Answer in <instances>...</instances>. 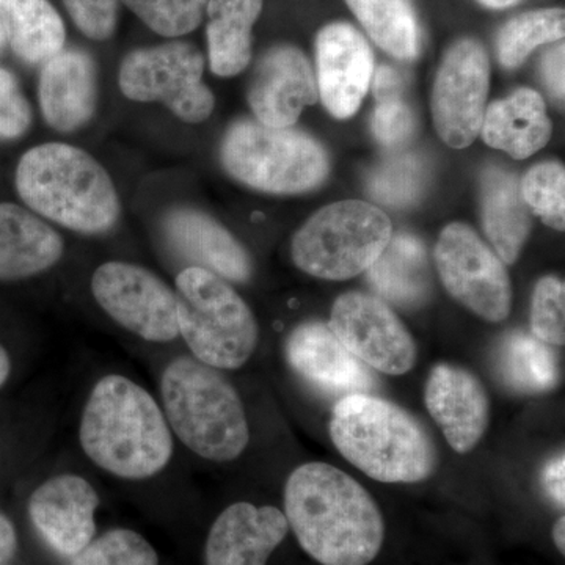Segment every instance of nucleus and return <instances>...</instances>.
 Wrapping results in <instances>:
<instances>
[{
    "label": "nucleus",
    "mask_w": 565,
    "mask_h": 565,
    "mask_svg": "<svg viewBox=\"0 0 565 565\" xmlns=\"http://www.w3.org/2000/svg\"><path fill=\"white\" fill-rule=\"evenodd\" d=\"M71 20L92 40L114 35L118 21V0H63Z\"/></svg>",
    "instance_id": "obj_38"
},
{
    "label": "nucleus",
    "mask_w": 565,
    "mask_h": 565,
    "mask_svg": "<svg viewBox=\"0 0 565 565\" xmlns=\"http://www.w3.org/2000/svg\"><path fill=\"white\" fill-rule=\"evenodd\" d=\"M98 505V493L87 479L58 475L32 493L29 516L54 552L73 557L95 539Z\"/></svg>",
    "instance_id": "obj_15"
},
{
    "label": "nucleus",
    "mask_w": 565,
    "mask_h": 565,
    "mask_svg": "<svg viewBox=\"0 0 565 565\" xmlns=\"http://www.w3.org/2000/svg\"><path fill=\"white\" fill-rule=\"evenodd\" d=\"M426 182V166L418 156H397L379 167L370 181V193L377 202L405 207L419 199Z\"/></svg>",
    "instance_id": "obj_31"
},
{
    "label": "nucleus",
    "mask_w": 565,
    "mask_h": 565,
    "mask_svg": "<svg viewBox=\"0 0 565 565\" xmlns=\"http://www.w3.org/2000/svg\"><path fill=\"white\" fill-rule=\"evenodd\" d=\"M330 329L371 370L404 375L414 370L418 348L392 308L363 292H345L333 303Z\"/></svg>",
    "instance_id": "obj_12"
},
{
    "label": "nucleus",
    "mask_w": 565,
    "mask_h": 565,
    "mask_svg": "<svg viewBox=\"0 0 565 565\" xmlns=\"http://www.w3.org/2000/svg\"><path fill=\"white\" fill-rule=\"evenodd\" d=\"M90 286L106 315L141 340L167 344L180 334L173 289L145 267L104 263L93 274Z\"/></svg>",
    "instance_id": "obj_11"
},
{
    "label": "nucleus",
    "mask_w": 565,
    "mask_h": 565,
    "mask_svg": "<svg viewBox=\"0 0 565 565\" xmlns=\"http://www.w3.org/2000/svg\"><path fill=\"white\" fill-rule=\"evenodd\" d=\"M542 76L550 93L556 99H564V44L546 52L542 62Z\"/></svg>",
    "instance_id": "obj_40"
},
{
    "label": "nucleus",
    "mask_w": 565,
    "mask_h": 565,
    "mask_svg": "<svg viewBox=\"0 0 565 565\" xmlns=\"http://www.w3.org/2000/svg\"><path fill=\"white\" fill-rule=\"evenodd\" d=\"M85 456L126 481H145L166 470L173 434L161 405L143 386L110 374L93 386L79 426Z\"/></svg>",
    "instance_id": "obj_2"
},
{
    "label": "nucleus",
    "mask_w": 565,
    "mask_h": 565,
    "mask_svg": "<svg viewBox=\"0 0 565 565\" xmlns=\"http://www.w3.org/2000/svg\"><path fill=\"white\" fill-rule=\"evenodd\" d=\"M178 329L192 356L215 370L243 367L258 348L255 315L230 282L191 266L174 280Z\"/></svg>",
    "instance_id": "obj_6"
},
{
    "label": "nucleus",
    "mask_w": 565,
    "mask_h": 565,
    "mask_svg": "<svg viewBox=\"0 0 565 565\" xmlns=\"http://www.w3.org/2000/svg\"><path fill=\"white\" fill-rule=\"evenodd\" d=\"M207 44L212 73L233 77L252 61V29L263 10V0H210Z\"/></svg>",
    "instance_id": "obj_26"
},
{
    "label": "nucleus",
    "mask_w": 565,
    "mask_h": 565,
    "mask_svg": "<svg viewBox=\"0 0 565 565\" xmlns=\"http://www.w3.org/2000/svg\"><path fill=\"white\" fill-rule=\"evenodd\" d=\"M553 541L561 553H565V516L561 515L553 526Z\"/></svg>",
    "instance_id": "obj_44"
},
{
    "label": "nucleus",
    "mask_w": 565,
    "mask_h": 565,
    "mask_svg": "<svg viewBox=\"0 0 565 565\" xmlns=\"http://www.w3.org/2000/svg\"><path fill=\"white\" fill-rule=\"evenodd\" d=\"M288 533V520L280 509L234 503L212 523L204 565H267Z\"/></svg>",
    "instance_id": "obj_19"
},
{
    "label": "nucleus",
    "mask_w": 565,
    "mask_h": 565,
    "mask_svg": "<svg viewBox=\"0 0 565 565\" xmlns=\"http://www.w3.org/2000/svg\"><path fill=\"white\" fill-rule=\"evenodd\" d=\"M520 189L526 206L535 215L557 232H564L565 172L563 166L555 162L535 166L527 172Z\"/></svg>",
    "instance_id": "obj_33"
},
{
    "label": "nucleus",
    "mask_w": 565,
    "mask_h": 565,
    "mask_svg": "<svg viewBox=\"0 0 565 565\" xmlns=\"http://www.w3.org/2000/svg\"><path fill=\"white\" fill-rule=\"evenodd\" d=\"M316 61L323 106L333 117H352L370 90L373 77L370 44L352 25L334 22L319 33Z\"/></svg>",
    "instance_id": "obj_17"
},
{
    "label": "nucleus",
    "mask_w": 565,
    "mask_h": 565,
    "mask_svg": "<svg viewBox=\"0 0 565 565\" xmlns=\"http://www.w3.org/2000/svg\"><path fill=\"white\" fill-rule=\"evenodd\" d=\"M374 292L404 310L419 308L430 296L429 258L426 247L412 234H397L366 269Z\"/></svg>",
    "instance_id": "obj_23"
},
{
    "label": "nucleus",
    "mask_w": 565,
    "mask_h": 565,
    "mask_svg": "<svg viewBox=\"0 0 565 565\" xmlns=\"http://www.w3.org/2000/svg\"><path fill=\"white\" fill-rule=\"evenodd\" d=\"M163 232L174 250L195 267L226 281L245 282L252 277V259L225 226L204 212L178 207L163 221Z\"/></svg>",
    "instance_id": "obj_21"
},
{
    "label": "nucleus",
    "mask_w": 565,
    "mask_h": 565,
    "mask_svg": "<svg viewBox=\"0 0 565 565\" xmlns=\"http://www.w3.org/2000/svg\"><path fill=\"white\" fill-rule=\"evenodd\" d=\"M404 82L401 74L392 66H381L374 77V95L375 98L381 96L394 95V93H403Z\"/></svg>",
    "instance_id": "obj_41"
},
{
    "label": "nucleus",
    "mask_w": 565,
    "mask_h": 565,
    "mask_svg": "<svg viewBox=\"0 0 565 565\" xmlns=\"http://www.w3.org/2000/svg\"><path fill=\"white\" fill-rule=\"evenodd\" d=\"M564 28L565 14L561 9L520 14L509 21L498 35L497 51L501 65L516 68L535 47L563 40Z\"/></svg>",
    "instance_id": "obj_30"
},
{
    "label": "nucleus",
    "mask_w": 565,
    "mask_h": 565,
    "mask_svg": "<svg viewBox=\"0 0 565 565\" xmlns=\"http://www.w3.org/2000/svg\"><path fill=\"white\" fill-rule=\"evenodd\" d=\"M424 404L459 455L473 451L484 437L490 419L489 393L467 367L451 363L434 366L424 386Z\"/></svg>",
    "instance_id": "obj_16"
},
{
    "label": "nucleus",
    "mask_w": 565,
    "mask_h": 565,
    "mask_svg": "<svg viewBox=\"0 0 565 565\" xmlns=\"http://www.w3.org/2000/svg\"><path fill=\"white\" fill-rule=\"evenodd\" d=\"M531 332L548 345L565 343V288L556 277L537 281L531 300Z\"/></svg>",
    "instance_id": "obj_35"
},
{
    "label": "nucleus",
    "mask_w": 565,
    "mask_h": 565,
    "mask_svg": "<svg viewBox=\"0 0 565 565\" xmlns=\"http://www.w3.org/2000/svg\"><path fill=\"white\" fill-rule=\"evenodd\" d=\"M330 437L340 455L374 481L416 484L437 471V446L426 426L401 405L373 393L337 401Z\"/></svg>",
    "instance_id": "obj_3"
},
{
    "label": "nucleus",
    "mask_w": 565,
    "mask_h": 565,
    "mask_svg": "<svg viewBox=\"0 0 565 565\" xmlns=\"http://www.w3.org/2000/svg\"><path fill=\"white\" fill-rule=\"evenodd\" d=\"M71 565H159V556L143 535L118 527L93 539Z\"/></svg>",
    "instance_id": "obj_32"
},
{
    "label": "nucleus",
    "mask_w": 565,
    "mask_h": 565,
    "mask_svg": "<svg viewBox=\"0 0 565 565\" xmlns=\"http://www.w3.org/2000/svg\"><path fill=\"white\" fill-rule=\"evenodd\" d=\"M373 117V132L385 147L404 143L415 129L414 111L405 104L403 93L381 96Z\"/></svg>",
    "instance_id": "obj_36"
},
{
    "label": "nucleus",
    "mask_w": 565,
    "mask_h": 565,
    "mask_svg": "<svg viewBox=\"0 0 565 565\" xmlns=\"http://www.w3.org/2000/svg\"><path fill=\"white\" fill-rule=\"evenodd\" d=\"M204 58L193 44L174 41L134 51L121 63L118 84L134 103H161L180 120L206 121L215 98L203 84Z\"/></svg>",
    "instance_id": "obj_9"
},
{
    "label": "nucleus",
    "mask_w": 565,
    "mask_h": 565,
    "mask_svg": "<svg viewBox=\"0 0 565 565\" xmlns=\"http://www.w3.org/2000/svg\"><path fill=\"white\" fill-rule=\"evenodd\" d=\"M393 236L388 215L363 202L323 207L294 236L292 262L305 274L343 281L366 273Z\"/></svg>",
    "instance_id": "obj_8"
},
{
    "label": "nucleus",
    "mask_w": 565,
    "mask_h": 565,
    "mask_svg": "<svg viewBox=\"0 0 565 565\" xmlns=\"http://www.w3.org/2000/svg\"><path fill=\"white\" fill-rule=\"evenodd\" d=\"M435 264L446 291L489 322H501L512 308L505 264L463 223L446 226L435 245Z\"/></svg>",
    "instance_id": "obj_10"
},
{
    "label": "nucleus",
    "mask_w": 565,
    "mask_h": 565,
    "mask_svg": "<svg viewBox=\"0 0 565 565\" xmlns=\"http://www.w3.org/2000/svg\"><path fill=\"white\" fill-rule=\"evenodd\" d=\"M18 548V535L13 523L6 515L0 514V565L10 561Z\"/></svg>",
    "instance_id": "obj_42"
},
{
    "label": "nucleus",
    "mask_w": 565,
    "mask_h": 565,
    "mask_svg": "<svg viewBox=\"0 0 565 565\" xmlns=\"http://www.w3.org/2000/svg\"><path fill=\"white\" fill-rule=\"evenodd\" d=\"M489 82V57L478 41L460 40L446 52L435 79L433 117L449 147H468L481 132Z\"/></svg>",
    "instance_id": "obj_13"
},
{
    "label": "nucleus",
    "mask_w": 565,
    "mask_h": 565,
    "mask_svg": "<svg viewBox=\"0 0 565 565\" xmlns=\"http://www.w3.org/2000/svg\"><path fill=\"white\" fill-rule=\"evenodd\" d=\"M7 43V32L6 25H3L2 17H0V50H2L3 44Z\"/></svg>",
    "instance_id": "obj_46"
},
{
    "label": "nucleus",
    "mask_w": 565,
    "mask_h": 565,
    "mask_svg": "<svg viewBox=\"0 0 565 565\" xmlns=\"http://www.w3.org/2000/svg\"><path fill=\"white\" fill-rule=\"evenodd\" d=\"M481 131L490 147L514 159H526L545 147L552 136V122L542 96L522 88L509 98L490 104Z\"/></svg>",
    "instance_id": "obj_24"
},
{
    "label": "nucleus",
    "mask_w": 565,
    "mask_h": 565,
    "mask_svg": "<svg viewBox=\"0 0 565 565\" xmlns=\"http://www.w3.org/2000/svg\"><path fill=\"white\" fill-rule=\"evenodd\" d=\"M96 99L95 62L87 52L61 51L44 63L39 81V103L52 129L73 132L87 125L95 115Z\"/></svg>",
    "instance_id": "obj_20"
},
{
    "label": "nucleus",
    "mask_w": 565,
    "mask_h": 565,
    "mask_svg": "<svg viewBox=\"0 0 565 565\" xmlns=\"http://www.w3.org/2000/svg\"><path fill=\"white\" fill-rule=\"evenodd\" d=\"M61 234L39 215L13 203H0V281L46 273L61 262Z\"/></svg>",
    "instance_id": "obj_22"
},
{
    "label": "nucleus",
    "mask_w": 565,
    "mask_h": 565,
    "mask_svg": "<svg viewBox=\"0 0 565 565\" xmlns=\"http://www.w3.org/2000/svg\"><path fill=\"white\" fill-rule=\"evenodd\" d=\"M285 516L305 553L321 565H367L384 545V515L374 498L330 463H303L289 475Z\"/></svg>",
    "instance_id": "obj_1"
},
{
    "label": "nucleus",
    "mask_w": 565,
    "mask_h": 565,
    "mask_svg": "<svg viewBox=\"0 0 565 565\" xmlns=\"http://www.w3.org/2000/svg\"><path fill=\"white\" fill-rule=\"evenodd\" d=\"M22 202L71 232H110L120 199L106 169L81 148L44 143L22 156L17 169Z\"/></svg>",
    "instance_id": "obj_4"
},
{
    "label": "nucleus",
    "mask_w": 565,
    "mask_h": 565,
    "mask_svg": "<svg viewBox=\"0 0 565 565\" xmlns=\"http://www.w3.org/2000/svg\"><path fill=\"white\" fill-rule=\"evenodd\" d=\"M0 17L21 61L39 65L63 51L65 25L47 0H0Z\"/></svg>",
    "instance_id": "obj_27"
},
{
    "label": "nucleus",
    "mask_w": 565,
    "mask_h": 565,
    "mask_svg": "<svg viewBox=\"0 0 565 565\" xmlns=\"http://www.w3.org/2000/svg\"><path fill=\"white\" fill-rule=\"evenodd\" d=\"M31 104L21 92L17 77L0 68V139H20L31 128Z\"/></svg>",
    "instance_id": "obj_37"
},
{
    "label": "nucleus",
    "mask_w": 565,
    "mask_h": 565,
    "mask_svg": "<svg viewBox=\"0 0 565 565\" xmlns=\"http://www.w3.org/2000/svg\"><path fill=\"white\" fill-rule=\"evenodd\" d=\"M162 411L189 451L211 462H233L250 441L243 401L228 379L193 356H178L161 375Z\"/></svg>",
    "instance_id": "obj_5"
},
{
    "label": "nucleus",
    "mask_w": 565,
    "mask_h": 565,
    "mask_svg": "<svg viewBox=\"0 0 565 565\" xmlns=\"http://www.w3.org/2000/svg\"><path fill=\"white\" fill-rule=\"evenodd\" d=\"M222 162L234 180L267 193L311 191L329 173V159L318 141L258 120L234 122L223 140Z\"/></svg>",
    "instance_id": "obj_7"
},
{
    "label": "nucleus",
    "mask_w": 565,
    "mask_h": 565,
    "mask_svg": "<svg viewBox=\"0 0 565 565\" xmlns=\"http://www.w3.org/2000/svg\"><path fill=\"white\" fill-rule=\"evenodd\" d=\"M482 222L498 258L514 264L531 233L530 211L514 173L490 167L482 174Z\"/></svg>",
    "instance_id": "obj_25"
},
{
    "label": "nucleus",
    "mask_w": 565,
    "mask_h": 565,
    "mask_svg": "<svg viewBox=\"0 0 565 565\" xmlns=\"http://www.w3.org/2000/svg\"><path fill=\"white\" fill-rule=\"evenodd\" d=\"M498 375L512 392L537 396L559 384V364L552 345L523 332L505 334L498 345Z\"/></svg>",
    "instance_id": "obj_28"
},
{
    "label": "nucleus",
    "mask_w": 565,
    "mask_h": 565,
    "mask_svg": "<svg viewBox=\"0 0 565 565\" xmlns=\"http://www.w3.org/2000/svg\"><path fill=\"white\" fill-rule=\"evenodd\" d=\"M482 6L489 7V9H508V7L515 6L520 0H478Z\"/></svg>",
    "instance_id": "obj_45"
},
{
    "label": "nucleus",
    "mask_w": 565,
    "mask_h": 565,
    "mask_svg": "<svg viewBox=\"0 0 565 565\" xmlns=\"http://www.w3.org/2000/svg\"><path fill=\"white\" fill-rule=\"evenodd\" d=\"M379 47L401 61L419 54V28L404 0H345Z\"/></svg>",
    "instance_id": "obj_29"
},
{
    "label": "nucleus",
    "mask_w": 565,
    "mask_h": 565,
    "mask_svg": "<svg viewBox=\"0 0 565 565\" xmlns=\"http://www.w3.org/2000/svg\"><path fill=\"white\" fill-rule=\"evenodd\" d=\"M151 31L182 36L199 28L210 0H122Z\"/></svg>",
    "instance_id": "obj_34"
},
{
    "label": "nucleus",
    "mask_w": 565,
    "mask_h": 565,
    "mask_svg": "<svg viewBox=\"0 0 565 565\" xmlns=\"http://www.w3.org/2000/svg\"><path fill=\"white\" fill-rule=\"evenodd\" d=\"M542 487L545 493L555 501L557 508L565 505V456L564 452L556 455L545 463L542 470Z\"/></svg>",
    "instance_id": "obj_39"
},
{
    "label": "nucleus",
    "mask_w": 565,
    "mask_h": 565,
    "mask_svg": "<svg viewBox=\"0 0 565 565\" xmlns=\"http://www.w3.org/2000/svg\"><path fill=\"white\" fill-rule=\"evenodd\" d=\"M285 355L294 373L322 396L341 399L377 390V375L344 348L329 323H300L286 340Z\"/></svg>",
    "instance_id": "obj_14"
},
{
    "label": "nucleus",
    "mask_w": 565,
    "mask_h": 565,
    "mask_svg": "<svg viewBox=\"0 0 565 565\" xmlns=\"http://www.w3.org/2000/svg\"><path fill=\"white\" fill-rule=\"evenodd\" d=\"M11 374V360L9 352L0 345V388L7 384Z\"/></svg>",
    "instance_id": "obj_43"
},
{
    "label": "nucleus",
    "mask_w": 565,
    "mask_h": 565,
    "mask_svg": "<svg viewBox=\"0 0 565 565\" xmlns=\"http://www.w3.org/2000/svg\"><path fill=\"white\" fill-rule=\"evenodd\" d=\"M316 102L318 87L302 52L278 46L264 55L248 88L256 120L273 128H292L305 107Z\"/></svg>",
    "instance_id": "obj_18"
}]
</instances>
